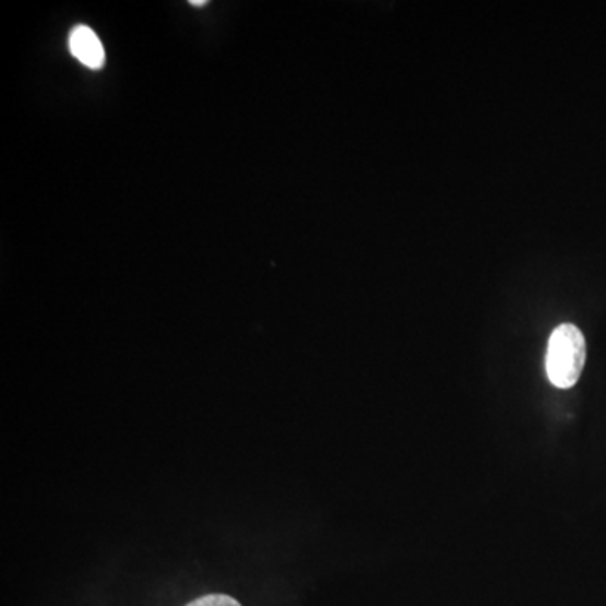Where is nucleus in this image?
I'll use <instances>...</instances> for the list:
<instances>
[{
    "instance_id": "obj_1",
    "label": "nucleus",
    "mask_w": 606,
    "mask_h": 606,
    "mask_svg": "<svg viewBox=\"0 0 606 606\" xmlns=\"http://www.w3.org/2000/svg\"><path fill=\"white\" fill-rule=\"evenodd\" d=\"M586 359V344L580 329L562 323L555 329L546 353V372L556 388L568 390L577 384Z\"/></svg>"
},
{
    "instance_id": "obj_2",
    "label": "nucleus",
    "mask_w": 606,
    "mask_h": 606,
    "mask_svg": "<svg viewBox=\"0 0 606 606\" xmlns=\"http://www.w3.org/2000/svg\"><path fill=\"white\" fill-rule=\"evenodd\" d=\"M71 55L92 70H99L105 64V49L95 31L88 26L74 27L70 36Z\"/></svg>"
},
{
    "instance_id": "obj_3",
    "label": "nucleus",
    "mask_w": 606,
    "mask_h": 606,
    "mask_svg": "<svg viewBox=\"0 0 606 606\" xmlns=\"http://www.w3.org/2000/svg\"><path fill=\"white\" fill-rule=\"evenodd\" d=\"M186 606H241L233 596L223 595V593H213V595H204L194 602L188 603Z\"/></svg>"
},
{
    "instance_id": "obj_4",
    "label": "nucleus",
    "mask_w": 606,
    "mask_h": 606,
    "mask_svg": "<svg viewBox=\"0 0 606 606\" xmlns=\"http://www.w3.org/2000/svg\"><path fill=\"white\" fill-rule=\"evenodd\" d=\"M207 4V0H192L191 5H206Z\"/></svg>"
}]
</instances>
